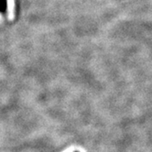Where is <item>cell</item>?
I'll use <instances>...</instances> for the list:
<instances>
[{"instance_id":"2","label":"cell","mask_w":152,"mask_h":152,"mask_svg":"<svg viewBox=\"0 0 152 152\" xmlns=\"http://www.w3.org/2000/svg\"><path fill=\"white\" fill-rule=\"evenodd\" d=\"M74 152H79V151H74Z\"/></svg>"},{"instance_id":"1","label":"cell","mask_w":152,"mask_h":152,"mask_svg":"<svg viewBox=\"0 0 152 152\" xmlns=\"http://www.w3.org/2000/svg\"><path fill=\"white\" fill-rule=\"evenodd\" d=\"M7 0H0V13L5 15L7 13Z\"/></svg>"}]
</instances>
